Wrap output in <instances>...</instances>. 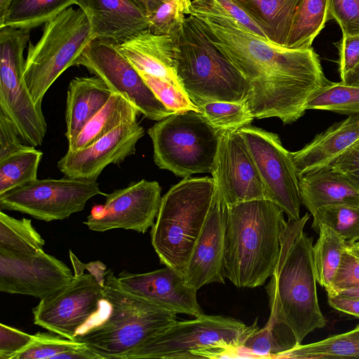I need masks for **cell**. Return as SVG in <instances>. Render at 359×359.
<instances>
[{
	"label": "cell",
	"mask_w": 359,
	"mask_h": 359,
	"mask_svg": "<svg viewBox=\"0 0 359 359\" xmlns=\"http://www.w3.org/2000/svg\"><path fill=\"white\" fill-rule=\"evenodd\" d=\"M193 15L212 43L250 85L246 103L255 118L277 117L284 124L306 112L309 99L330 81L312 48L291 49L249 31L215 0H191Z\"/></svg>",
	"instance_id": "6da1fadb"
},
{
	"label": "cell",
	"mask_w": 359,
	"mask_h": 359,
	"mask_svg": "<svg viewBox=\"0 0 359 359\" xmlns=\"http://www.w3.org/2000/svg\"><path fill=\"white\" fill-rule=\"evenodd\" d=\"M309 218L306 213L285 222L277 264L265 287L269 318L288 325L299 344L309 333L326 325L317 295L313 238L304 231Z\"/></svg>",
	"instance_id": "7a4b0ae2"
},
{
	"label": "cell",
	"mask_w": 359,
	"mask_h": 359,
	"mask_svg": "<svg viewBox=\"0 0 359 359\" xmlns=\"http://www.w3.org/2000/svg\"><path fill=\"white\" fill-rule=\"evenodd\" d=\"M283 213L268 199L228 205L224 271L236 287L262 286L273 274L286 222Z\"/></svg>",
	"instance_id": "3957f363"
},
{
	"label": "cell",
	"mask_w": 359,
	"mask_h": 359,
	"mask_svg": "<svg viewBox=\"0 0 359 359\" xmlns=\"http://www.w3.org/2000/svg\"><path fill=\"white\" fill-rule=\"evenodd\" d=\"M103 292L109 304L105 316L74 339L97 359H123L177 321L175 312L126 291L111 269L106 271Z\"/></svg>",
	"instance_id": "277c9868"
},
{
	"label": "cell",
	"mask_w": 359,
	"mask_h": 359,
	"mask_svg": "<svg viewBox=\"0 0 359 359\" xmlns=\"http://www.w3.org/2000/svg\"><path fill=\"white\" fill-rule=\"evenodd\" d=\"M173 34L177 76L197 107L212 101L246 102L248 82L212 43L193 15H186Z\"/></svg>",
	"instance_id": "5b68a950"
},
{
	"label": "cell",
	"mask_w": 359,
	"mask_h": 359,
	"mask_svg": "<svg viewBox=\"0 0 359 359\" xmlns=\"http://www.w3.org/2000/svg\"><path fill=\"white\" fill-rule=\"evenodd\" d=\"M215 184L213 177H184L162 197L150 234L160 262L183 276L208 215Z\"/></svg>",
	"instance_id": "8992f818"
},
{
	"label": "cell",
	"mask_w": 359,
	"mask_h": 359,
	"mask_svg": "<svg viewBox=\"0 0 359 359\" xmlns=\"http://www.w3.org/2000/svg\"><path fill=\"white\" fill-rule=\"evenodd\" d=\"M231 317L202 315L176 321L123 359H194L234 357L245 339L258 328Z\"/></svg>",
	"instance_id": "52a82bcc"
},
{
	"label": "cell",
	"mask_w": 359,
	"mask_h": 359,
	"mask_svg": "<svg viewBox=\"0 0 359 359\" xmlns=\"http://www.w3.org/2000/svg\"><path fill=\"white\" fill-rule=\"evenodd\" d=\"M147 133L160 169L183 177L212 172L222 133L200 112L174 113L158 121Z\"/></svg>",
	"instance_id": "ba28073f"
},
{
	"label": "cell",
	"mask_w": 359,
	"mask_h": 359,
	"mask_svg": "<svg viewBox=\"0 0 359 359\" xmlns=\"http://www.w3.org/2000/svg\"><path fill=\"white\" fill-rule=\"evenodd\" d=\"M94 40L83 11L72 6L44 25L40 39L29 43L24 77L34 102L41 106L47 90L69 67L74 66Z\"/></svg>",
	"instance_id": "9c48e42d"
},
{
	"label": "cell",
	"mask_w": 359,
	"mask_h": 359,
	"mask_svg": "<svg viewBox=\"0 0 359 359\" xmlns=\"http://www.w3.org/2000/svg\"><path fill=\"white\" fill-rule=\"evenodd\" d=\"M30 30L0 27V111L15 126L27 144H41L47 124L41 110L27 88L25 77L24 50Z\"/></svg>",
	"instance_id": "30bf717a"
},
{
	"label": "cell",
	"mask_w": 359,
	"mask_h": 359,
	"mask_svg": "<svg viewBox=\"0 0 359 359\" xmlns=\"http://www.w3.org/2000/svg\"><path fill=\"white\" fill-rule=\"evenodd\" d=\"M74 275L67 284L41 299L32 309L35 325L70 340L104 318L109 308L104 284L90 272L74 271Z\"/></svg>",
	"instance_id": "8fae6325"
},
{
	"label": "cell",
	"mask_w": 359,
	"mask_h": 359,
	"mask_svg": "<svg viewBox=\"0 0 359 359\" xmlns=\"http://www.w3.org/2000/svg\"><path fill=\"white\" fill-rule=\"evenodd\" d=\"M97 195L96 181L65 177L39 180L0 194V210H14L46 222L62 220L84 209Z\"/></svg>",
	"instance_id": "7c38bea8"
},
{
	"label": "cell",
	"mask_w": 359,
	"mask_h": 359,
	"mask_svg": "<svg viewBox=\"0 0 359 359\" xmlns=\"http://www.w3.org/2000/svg\"><path fill=\"white\" fill-rule=\"evenodd\" d=\"M239 132L255 162L266 199L279 206L288 220L299 219L302 201L299 175L292 152L283 146L276 133L250 125Z\"/></svg>",
	"instance_id": "4fadbf2b"
},
{
	"label": "cell",
	"mask_w": 359,
	"mask_h": 359,
	"mask_svg": "<svg viewBox=\"0 0 359 359\" xmlns=\"http://www.w3.org/2000/svg\"><path fill=\"white\" fill-rule=\"evenodd\" d=\"M74 66H83L100 78L113 93L125 96L149 119L160 121L174 114L156 97L116 43L93 40L76 59Z\"/></svg>",
	"instance_id": "5bb4252c"
},
{
	"label": "cell",
	"mask_w": 359,
	"mask_h": 359,
	"mask_svg": "<svg viewBox=\"0 0 359 359\" xmlns=\"http://www.w3.org/2000/svg\"><path fill=\"white\" fill-rule=\"evenodd\" d=\"M83 223L92 231L123 229L144 233L154 224L161 203V187L156 181L142 180L104 196Z\"/></svg>",
	"instance_id": "9a60e30c"
},
{
	"label": "cell",
	"mask_w": 359,
	"mask_h": 359,
	"mask_svg": "<svg viewBox=\"0 0 359 359\" xmlns=\"http://www.w3.org/2000/svg\"><path fill=\"white\" fill-rule=\"evenodd\" d=\"M211 174L229 205L266 199L257 165L239 130L222 133Z\"/></svg>",
	"instance_id": "2e32d148"
},
{
	"label": "cell",
	"mask_w": 359,
	"mask_h": 359,
	"mask_svg": "<svg viewBox=\"0 0 359 359\" xmlns=\"http://www.w3.org/2000/svg\"><path fill=\"white\" fill-rule=\"evenodd\" d=\"M228 205L215 187L205 220L183 272L185 283L199 290L212 283H224V253Z\"/></svg>",
	"instance_id": "e0dca14e"
},
{
	"label": "cell",
	"mask_w": 359,
	"mask_h": 359,
	"mask_svg": "<svg viewBox=\"0 0 359 359\" xmlns=\"http://www.w3.org/2000/svg\"><path fill=\"white\" fill-rule=\"evenodd\" d=\"M70 269L44 250L27 256L0 252V291L43 299L74 278Z\"/></svg>",
	"instance_id": "ac0fdd59"
},
{
	"label": "cell",
	"mask_w": 359,
	"mask_h": 359,
	"mask_svg": "<svg viewBox=\"0 0 359 359\" xmlns=\"http://www.w3.org/2000/svg\"><path fill=\"white\" fill-rule=\"evenodd\" d=\"M144 135L137 120L125 122L85 148L68 149L57 168L67 177L96 181L105 167L118 165L134 154Z\"/></svg>",
	"instance_id": "d6986e66"
},
{
	"label": "cell",
	"mask_w": 359,
	"mask_h": 359,
	"mask_svg": "<svg viewBox=\"0 0 359 359\" xmlns=\"http://www.w3.org/2000/svg\"><path fill=\"white\" fill-rule=\"evenodd\" d=\"M117 278L126 291L176 313L194 317L204 314L197 300V290L187 285L182 274L172 268L144 273L124 270Z\"/></svg>",
	"instance_id": "ffe728a7"
},
{
	"label": "cell",
	"mask_w": 359,
	"mask_h": 359,
	"mask_svg": "<svg viewBox=\"0 0 359 359\" xmlns=\"http://www.w3.org/2000/svg\"><path fill=\"white\" fill-rule=\"evenodd\" d=\"M94 39L121 43L148 29L147 14L133 0H76Z\"/></svg>",
	"instance_id": "44dd1931"
},
{
	"label": "cell",
	"mask_w": 359,
	"mask_h": 359,
	"mask_svg": "<svg viewBox=\"0 0 359 359\" xmlns=\"http://www.w3.org/2000/svg\"><path fill=\"white\" fill-rule=\"evenodd\" d=\"M117 45L138 72L158 77L182 88L176 73L177 45L173 33L159 34L148 29Z\"/></svg>",
	"instance_id": "7402d4cb"
},
{
	"label": "cell",
	"mask_w": 359,
	"mask_h": 359,
	"mask_svg": "<svg viewBox=\"0 0 359 359\" xmlns=\"http://www.w3.org/2000/svg\"><path fill=\"white\" fill-rule=\"evenodd\" d=\"M359 139V114L336 122L299 151L292 152L298 175L328 167Z\"/></svg>",
	"instance_id": "603a6c76"
},
{
	"label": "cell",
	"mask_w": 359,
	"mask_h": 359,
	"mask_svg": "<svg viewBox=\"0 0 359 359\" xmlns=\"http://www.w3.org/2000/svg\"><path fill=\"white\" fill-rule=\"evenodd\" d=\"M113 92L100 78L75 77L69 82L66 102L65 137L68 145L107 102Z\"/></svg>",
	"instance_id": "cb8c5ba5"
},
{
	"label": "cell",
	"mask_w": 359,
	"mask_h": 359,
	"mask_svg": "<svg viewBox=\"0 0 359 359\" xmlns=\"http://www.w3.org/2000/svg\"><path fill=\"white\" fill-rule=\"evenodd\" d=\"M302 204L313 215L321 207L359 198L344 173L330 167L299 176Z\"/></svg>",
	"instance_id": "d4e9b609"
},
{
	"label": "cell",
	"mask_w": 359,
	"mask_h": 359,
	"mask_svg": "<svg viewBox=\"0 0 359 359\" xmlns=\"http://www.w3.org/2000/svg\"><path fill=\"white\" fill-rule=\"evenodd\" d=\"M261 27L271 42L286 47L302 0H232Z\"/></svg>",
	"instance_id": "484cf974"
},
{
	"label": "cell",
	"mask_w": 359,
	"mask_h": 359,
	"mask_svg": "<svg viewBox=\"0 0 359 359\" xmlns=\"http://www.w3.org/2000/svg\"><path fill=\"white\" fill-rule=\"evenodd\" d=\"M140 112L123 95L113 93L105 105L92 117L68 145L69 150L85 148L121 124L137 120Z\"/></svg>",
	"instance_id": "4316f807"
},
{
	"label": "cell",
	"mask_w": 359,
	"mask_h": 359,
	"mask_svg": "<svg viewBox=\"0 0 359 359\" xmlns=\"http://www.w3.org/2000/svg\"><path fill=\"white\" fill-rule=\"evenodd\" d=\"M76 0H13L0 27H11L31 30L53 20Z\"/></svg>",
	"instance_id": "83f0119b"
},
{
	"label": "cell",
	"mask_w": 359,
	"mask_h": 359,
	"mask_svg": "<svg viewBox=\"0 0 359 359\" xmlns=\"http://www.w3.org/2000/svg\"><path fill=\"white\" fill-rule=\"evenodd\" d=\"M317 233L319 237L312 248L317 283L325 289L327 296H333V280L348 245L327 225H320Z\"/></svg>",
	"instance_id": "f1b7e54d"
},
{
	"label": "cell",
	"mask_w": 359,
	"mask_h": 359,
	"mask_svg": "<svg viewBox=\"0 0 359 359\" xmlns=\"http://www.w3.org/2000/svg\"><path fill=\"white\" fill-rule=\"evenodd\" d=\"M330 19L328 0H302L297 10L286 48L306 50Z\"/></svg>",
	"instance_id": "f546056e"
},
{
	"label": "cell",
	"mask_w": 359,
	"mask_h": 359,
	"mask_svg": "<svg viewBox=\"0 0 359 359\" xmlns=\"http://www.w3.org/2000/svg\"><path fill=\"white\" fill-rule=\"evenodd\" d=\"M45 241L29 219H16L0 212V252L27 256L43 250Z\"/></svg>",
	"instance_id": "4dcf8cb0"
},
{
	"label": "cell",
	"mask_w": 359,
	"mask_h": 359,
	"mask_svg": "<svg viewBox=\"0 0 359 359\" xmlns=\"http://www.w3.org/2000/svg\"><path fill=\"white\" fill-rule=\"evenodd\" d=\"M278 358H359V325L354 329L311 344H302Z\"/></svg>",
	"instance_id": "1f68e13d"
},
{
	"label": "cell",
	"mask_w": 359,
	"mask_h": 359,
	"mask_svg": "<svg viewBox=\"0 0 359 359\" xmlns=\"http://www.w3.org/2000/svg\"><path fill=\"white\" fill-rule=\"evenodd\" d=\"M299 345L286 324L271 318L261 329H256L244 341L242 348L259 357L278 358L283 353Z\"/></svg>",
	"instance_id": "d6a6232c"
},
{
	"label": "cell",
	"mask_w": 359,
	"mask_h": 359,
	"mask_svg": "<svg viewBox=\"0 0 359 359\" xmlns=\"http://www.w3.org/2000/svg\"><path fill=\"white\" fill-rule=\"evenodd\" d=\"M312 229L325 224L334 230L348 245L359 243V198L325 205L313 215Z\"/></svg>",
	"instance_id": "836d02e7"
},
{
	"label": "cell",
	"mask_w": 359,
	"mask_h": 359,
	"mask_svg": "<svg viewBox=\"0 0 359 359\" xmlns=\"http://www.w3.org/2000/svg\"><path fill=\"white\" fill-rule=\"evenodd\" d=\"M32 146L0 161V194L37 179L43 153Z\"/></svg>",
	"instance_id": "e575fe53"
},
{
	"label": "cell",
	"mask_w": 359,
	"mask_h": 359,
	"mask_svg": "<svg viewBox=\"0 0 359 359\" xmlns=\"http://www.w3.org/2000/svg\"><path fill=\"white\" fill-rule=\"evenodd\" d=\"M306 109L330 111L348 116L359 114V86L330 82L309 99Z\"/></svg>",
	"instance_id": "d590c367"
},
{
	"label": "cell",
	"mask_w": 359,
	"mask_h": 359,
	"mask_svg": "<svg viewBox=\"0 0 359 359\" xmlns=\"http://www.w3.org/2000/svg\"><path fill=\"white\" fill-rule=\"evenodd\" d=\"M209 123L218 131H237L255 118L246 102L212 101L198 107Z\"/></svg>",
	"instance_id": "8d00e7d4"
},
{
	"label": "cell",
	"mask_w": 359,
	"mask_h": 359,
	"mask_svg": "<svg viewBox=\"0 0 359 359\" xmlns=\"http://www.w3.org/2000/svg\"><path fill=\"white\" fill-rule=\"evenodd\" d=\"M35 336L34 341L14 359H55L61 353L85 346L47 332H37Z\"/></svg>",
	"instance_id": "74e56055"
},
{
	"label": "cell",
	"mask_w": 359,
	"mask_h": 359,
	"mask_svg": "<svg viewBox=\"0 0 359 359\" xmlns=\"http://www.w3.org/2000/svg\"><path fill=\"white\" fill-rule=\"evenodd\" d=\"M156 97L174 113L185 111L200 112L184 90L158 77L138 72Z\"/></svg>",
	"instance_id": "f35d334b"
},
{
	"label": "cell",
	"mask_w": 359,
	"mask_h": 359,
	"mask_svg": "<svg viewBox=\"0 0 359 359\" xmlns=\"http://www.w3.org/2000/svg\"><path fill=\"white\" fill-rule=\"evenodd\" d=\"M191 0H172L163 2L158 8L148 15L149 29L155 34L173 33L186 16Z\"/></svg>",
	"instance_id": "ab89813d"
},
{
	"label": "cell",
	"mask_w": 359,
	"mask_h": 359,
	"mask_svg": "<svg viewBox=\"0 0 359 359\" xmlns=\"http://www.w3.org/2000/svg\"><path fill=\"white\" fill-rule=\"evenodd\" d=\"M330 18L339 25L342 36L359 34V0H328Z\"/></svg>",
	"instance_id": "60d3db41"
},
{
	"label": "cell",
	"mask_w": 359,
	"mask_h": 359,
	"mask_svg": "<svg viewBox=\"0 0 359 359\" xmlns=\"http://www.w3.org/2000/svg\"><path fill=\"white\" fill-rule=\"evenodd\" d=\"M358 285H359V252L351 245H347L343 251L340 264L333 280L334 295L339 290Z\"/></svg>",
	"instance_id": "b9f144b4"
},
{
	"label": "cell",
	"mask_w": 359,
	"mask_h": 359,
	"mask_svg": "<svg viewBox=\"0 0 359 359\" xmlns=\"http://www.w3.org/2000/svg\"><path fill=\"white\" fill-rule=\"evenodd\" d=\"M29 334L13 327L0 323V359H14L35 339Z\"/></svg>",
	"instance_id": "7bdbcfd3"
},
{
	"label": "cell",
	"mask_w": 359,
	"mask_h": 359,
	"mask_svg": "<svg viewBox=\"0 0 359 359\" xmlns=\"http://www.w3.org/2000/svg\"><path fill=\"white\" fill-rule=\"evenodd\" d=\"M21 140L14 123L0 111V161L32 147Z\"/></svg>",
	"instance_id": "ee69618b"
},
{
	"label": "cell",
	"mask_w": 359,
	"mask_h": 359,
	"mask_svg": "<svg viewBox=\"0 0 359 359\" xmlns=\"http://www.w3.org/2000/svg\"><path fill=\"white\" fill-rule=\"evenodd\" d=\"M337 46L339 53V74L342 81L359 64V34L342 36Z\"/></svg>",
	"instance_id": "f6af8a7d"
},
{
	"label": "cell",
	"mask_w": 359,
	"mask_h": 359,
	"mask_svg": "<svg viewBox=\"0 0 359 359\" xmlns=\"http://www.w3.org/2000/svg\"><path fill=\"white\" fill-rule=\"evenodd\" d=\"M233 18L249 31L267 39L261 27L250 16L232 0H215ZM268 40V39H267Z\"/></svg>",
	"instance_id": "bcb514c9"
},
{
	"label": "cell",
	"mask_w": 359,
	"mask_h": 359,
	"mask_svg": "<svg viewBox=\"0 0 359 359\" xmlns=\"http://www.w3.org/2000/svg\"><path fill=\"white\" fill-rule=\"evenodd\" d=\"M328 167L342 173L359 170V139Z\"/></svg>",
	"instance_id": "7dc6e473"
},
{
	"label": "cell",
	"mask_w": 359,
	"mask_h": 359,
	"mask_svg": "<svg viewBox=\"0 0 359 359\" xmlns=\"http://www.w3.org/2000/svg\"><path fill=\"white\" fill-rule=\"evenodd\" d=\"M327 302L333 309L359 318V299L336 294L328 296Z\"/></svg>",
	"instance_id": "c3c4849f"
},
{
	"label": "cell",
	"mask_w": 359,
	"mask_h": 359,
	"mask_svg": "<svg viewBox=\"0 0 359 359\" xmlns=\"http://www.w3.org/2000/svg\"><path fill=\"white\" fill-rule=\"evenodd\" d=\"M140 8H142L147 15L154 12L163 3L161 0H133Z\"/></svg>",
	"instance_id": "681fc988"
},
{
	"label": "cell",
	"mask_w": 359,
	"mask_h": 359,
	"mask_svg": "<svg viewBox=\"0 0 359 359\" xmlns=\"http://www.w3.org/2000/svg\"><path fill=\"white\" fill-rule=\"evenodd\" d=\"M341 82L347 85L359 86V64L352 71L348 73Z\"/></svg>",
	"instance_id": "f907efd6"
},
{
	"label": "cell",
	"mask_w": 359,
	"mask_h": 359,
	"mask_svg": "<svg viewBox=\"0 0 359 359\" xmlns=\"http://www.w3.org/2000/svg\"><path fill=\"white\" fill-rule=\"evenodd\" d=\"M336 294L344 297L359 299V285L339 290L337 291Z\"/></svg>",
	"instance_id": "816d5d0a"
},
{
	"label": "cell",
	"mask_w": 359,
	"mask_h": 359,
	"mask_svg": "<svg viewBox=\"0 0 359 359\" xmlns=\"http://www.w3.org/2000/svg\"><path fill=\"white\" fill-rule=\"evenodd\" d=\"M344 174L351 183L359 191V170Z\"/></svg>",
	"instance_id": "f5cc1de1"
},
{
	"label": "cell",
	"mask_w": 359,
	"mask_h": 359,
	"mask_svg": "<svg viewBox=\"0 0 359 359\" xmlns=\"http://www.w3.org/2000/svg\"><path fill=\"white\" fill-rule=\"evenodd\" d=\"M13 0H0V20L5 16Z\"/></svg>",
	"instance_id": "db71d44e"
},
{
	"label": "cell",
	"mask_w": 359,
	"mask_h": 359,
	"mask_svg": "<svg viewBox=\"0 0 359 359\" xmlns=\"http://www.w3.org/2000/svg\"><path fill=\"white\" fill-rule=\"evenodd\" d=\"M351 246L359 252V243H356Z\"/></svg>",
	"instance_id": "11a10c76"
},
{
	"label": "cell",
	"mask_w": 359,
	"mask_h": 359,
	"mask_svg": "<svg viewBox=\"0 0 359 359\" xmlns=\"http://www.w3.org/2000/svg\"><path fill=\"white\" fill-rule=\"evenodd\" d=\"M163 2H169V1H171L172 0H161Z\"/></svg>",
	"instance_id": "9f6ffc18"
}]
</instances>
